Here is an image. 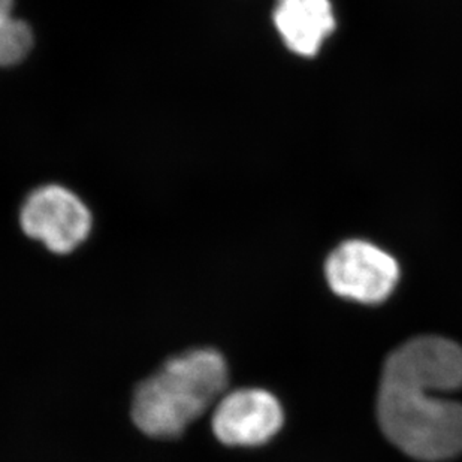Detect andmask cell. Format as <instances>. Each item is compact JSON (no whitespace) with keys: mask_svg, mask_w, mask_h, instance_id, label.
<instances>
[{"mask_svg":"<svg viewBox=\"0 0 462 462\" xmlns=\"http://www.w3.org/2000/svg\"><path fill=\"white\" fill-rule=\"evenodd\" d=\"M462 388V347L441 337H418L384 362L377 418L384 436L420 461L462 454V404L436 393Z\"/></svg>","mask_w":462,"mask_h":462,"instance_id":"6da1fadb","label":"cell"},{"mask_svg":"<svg viewBox=\"0 0 462 462\" xmlns=\"http://www.w3.org/2000/svg\"><path fill=\"white\" fill-rule=\"evenodd\" d=\"M274 24L291 51L313 57L336 31V17L329 0H277Z\"/></svg>","mask_w":462,"mask_h":462,"instance_id":"8992f818","label":"cell"},{"mask_svg":"<svg viewBox=\"0 0 462 462\" xmlns=\"http://www.w3.org/2000/svg\"><path fill=\"white\" fill-rule=\"evenodd\" d=\"M226 359L213 347L175 355L143 380L132 398L131 416L144 436L177 439L226 393Z\"/></svg>","mask_w":462,"mask_h":462,"instance_id":"7a4b0ae2","label":"cell"},{"mask_svg":"<svg viewBox=\"0 0 462 462\" xmlns=\"http://www.w3.org/2000/svg\"><path fill=\"white\" fill-rule=\"evenodd\" d=\"M279 400L265 389L241 388L218 400L211 413V431L226 448L265 445L283 427Z\"/></svg>","mask_w":462,"mask_h":462,"instance_id":"5b68a950","label":"cell"},{"mask_svg":"<svg viewBox=\"0 0 462 462\" xmlns=\"http://www.w3.org/2000/svg\"><path fill=\"white\" fill-rule=\"evenodd\" d=\"M14 0H0V23L13 17Z\"/></svg>","mask_w":462,"mask_h":462,"instance_id":"52a82bcc","label":"cell"},{"mask_svg":"<svg viewBox=\"0 0 462 462\" xmlns=\"http://www.w3.org/2000/svg\"><path fill=\"white\" fill-rule=\"evenodd\" d=\"M20 218L24 234L56 254L79 249L92 229V214L88 207L60 186H45L32 193Z\"/></svg>","mask_w":462,"mask_h":462,"instance_id":"277c9868","label":"cell"},{"mask_svg":"<svg viewBox=\"0 0 462 462\" xmlns=\"http://www.w3.org/2000/svg\"><path fill=\"white\" fill-rule=\"evenodd\" d=\"M328 284L340 297L379 304L393 293L400 279L395 259L371 243L346 241L328 257Z\"/></svg>","mask_w":462,"mask_h":462,"instance_id":"3957f363","label":"cell"}]
</instances>
